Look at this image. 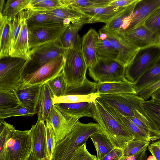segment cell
<instances>
[{
    "label": "cell",
    "mask_w": 160,
    "mask_h": 160,
    "mask_svg": "<svg viewBox=\"0 0 160 160\" xmlns=\"http://www.w3.org/2000/svg\"><path fill=\"white\" fill-rule=\"evenodd\" d=\"M95 147L98 160H100L117 147L102 131L92 135L90 137Z\"/></svg>",
    "instance_id": "cell-28"
},
{
    "label": "cell",
    "mask_w": 160,
    "mask_h": 160,
    "mask_svg": "<svg viewBox=\"0 0 160 160\" xmlns=\"http://www.w3.org/2000/svg\"><path fill=\"white\" fill-rule=\"evenodd\" d=\"M63 66L62 55L51 60L35 71L25 74L20 88L47 83L62 72Z\"/></svg>",
    "instance_id": "cell-8"
},
{
    "label": "cell",
    "mask_w": 160,
    "mask_h": 160,
    "mask_svg": "<svg viewBox=\"0 0 160 160\" xmlns=\"http://www.w3.org/2000/svg\"><path fill=\"white\" fill-rule=\"evenodd\" d=\"M97 84L86 78L82 84L68 87L66 95H86L96 93Z\"/></svg>",
    "instance_id": "cell-38"
},
{
    "label": "cell",
    "mask_w": 160,
    "mask_h": 160,
    "mask_svg": "<svg viewBox=\"0 0 160 160\" xmlns=\"http://www.w3.org/2000/svg\"><path fill=\"white\" fill-rule=\"evenodd\" d=\"M54 105L69 117L80 118L88 117L93 118L94 117V102L60 103Z\"/></svg>",
    "instance_id": "cell-20"
},
{
    "label": "cell",
    "mask_w": 160,
    "mask_h": 160,
    "mask_svg": "<svg viewBox=\"0 0 160 160\" xmlns=\"http://www.w3.org/2000/svg\"><path fill=\"white\" fill-rule=\"evenodd\" d=\"M29 61L17 58L6 61H1L0 90L16 91L19 88Z\"/></svg>",
    "instance_id": "cell-7"
},
{
    "label": "cell",
    "mask_w": 160,
    "mask_h": 160,
    "mask_svg": "<svg viewBox=\"0 0 160 160\" xmlns=\"http://www.w3.org/2000/svg\"><path fill=\"white\" fill-rule=\"evenodd\" d=\"M28 29L69 24L71 22L52 15L25 11Z\"/></svg>",
    "instance_id": "cell-18"
},
{
    "label": "cell",
    "mask_w": 160,
    "mask_h": 160,
    "mask_svg": "<svg viewBox=\"0 0 160 160\" xmlns=\"http://www.w3.org/2000/svg\"><path fill=\"white\" fill-rule=\"evenodd\" d=\"M96 93L106 94H137L132 84L128 81L98 83Z\"/></svg>",
    "instance_id": "cell-26"
},
{
    "label": "cell",
    "mask_w": 160,
    "mask_h": 160,
    "mask_svg": "<svg viewBox=\"0 0 160 160\" xmlns=\"http://www.w3.org/2000/svg\"><path fill=\"white\" fill-rule=\"evenodd\" d=\"M20 104L15 91L0 90V109L13 108Z\"/></svg>",
    "instance_id": "cell-41"
},
{
    "label": "cell",
    "mask_w": 160,
    "mask_h": 160,
    "mask_svg": "<svg viewBox=\"0 0 160 160\" xmlns=\"http://www.w3.org/2000/svg\"><path fill=\"white\" fill-rule=\"evenodd\" d=\"M30 1L8 0L0 13L8 20L12 21L20 12L28 9Z\"/></svg>",
    "instance_id": "cell-30"
},
{
    "label": "cell",
    "mask_w": 160,
    "mask_h": 160,
    "mask_svg": "<svg viewBox=\"0 0 160 160\" xmlns=\"http://www.w3.org/2000/svg\"><path fill=\"white\" fill-rule=\"evenodd\" d=\"M62 7L63 6L60 0H40L38 3L30 6L27 9L33 11H41Z\"/></svg>",
    "instance_id": "cell-46"
},
{
    "label": "cell",
    "mask_w": 160,
    "mask_h": 160,
    "mask_svg": "<svg viewBox=\"0 0 160 160\" xmlns=\"http://www.w3.org/2000/svg\"><path fill=\"white\" fill-rule=\"evenodd\" d=\"M54 95L47 83L42 85L37 108L38 119L45 121L52 107Z\"/></svg>",
    "instance_id": "cell-25"
},
{
    "label": "cell",
    "mask_w": 160,
    "mask_h": 160,
    "mask_svg": "<svg viewBox=\"0 0 160 160\" xmlns=\"http://www.w3.org/2000/svg\"><path fill=\"white\" fill-rule=\"evenodd\" d=\"M151 141L133 139L129 141L122 148L123 157L132 156L147 148Z\"/></svg>",
    "instance_id": "cell-43"
},
{
    "label": "cell",
    "mask_w": 160,
    "mask_h": 160,
    "mask_svg": "<svg viewBox=\"0 0 160 160\" xmlns=\"http://www.w3.org/2000/svg\"><path fill=\"white\" fill-rule=\"evenodd\" d=\"M148 148L154 160H160V139L152 142Z\"/></svg>",
    "instance_id": "cell-50"
},
{
    "label": "cell",
    "mask_w": 160,
    "mask_h": 160,
    "mask_svg": "<svg viewBox=\"0 0 160 160\" xmlns=\"http://www.w3.org/2000/svg\"><path fill=\"white\" fill-rule=\"evenodd\" d=\"M42 85H37L17 90L16 93L20 104L29 109L37 110Z\"/></svg>",
    "instance_id": "cell-24"
},
{
    "label": "cell",
    "mask_w": 160,
    "mask_h": 160,
    "mask_svg": "<svg viewBox=\"0 0 160 160\" xmlns=\"http://www.w3.org/2000/svg\"><path fill=\"white\" fill-rule=\"evenodd\" d=\"M130 43L138 49L160 45V37L142 25L120 32Z\"/></svg>",
    "instance_id": "cell-15"
},
{
    "label": "cell",
    "mask_w": 160,
    "mask_h": 160,
    "mask_svg": "<svg viewBox=\"0 0 160 160\" xmlns=\"http://www.w3.org/2000/svg\"><path fill=\"white\" fill-rule=\"evenodd\" d=\"M102 131L97 123H83L78 120L71 132L56 144L52 160H70L73 152L92 135Z\"/></svg>",
    "instance_id": "cell-1"
},
{
    "label": "cell",
    "mask_w": 160,
    "mask_h": 160,
    "mask_svg": "<svg viewBox=\"0 0 160 160\" xmlns=\"http://www.w3.org/2000/svg\"><path fill=\"white\" fill-rule=\"evenodd\" d=\"M101 102L115 118L126 128L133 137L134 139L151 141L149 137L142 131L128 117L123 116L107 104Z\"/></svg>",
    "instance_id": "cell-27"
},
{
    "label": "cell",
    "mask_w": 160,
    "mask_h": 160,
    "mask_svg": "<svg viewBox=\"0 0 160 160\" xmlns=\"http://www.w3.org/2000/svg\"><path fill=\"white\" fill-rule=\"evenodd\" d=\"M39 119L30 129L32 142V151L38 160L48 158L46 125Z\"/></svg>",
    "instance_id": "cell-16"
},
{
    "label": "cell",
    "mask_w": 160,
    "mask_h": 160,
    "mask_svg": "<svg viewBox=\"0 0 160 160\" xmlns=\"http://www.w3.org/2000/svg\"><path fill=\"white\" fill-rule=\"evenodd\" d=\"M25 16V11H22L19 13L17 16H16L12 21L9 22V42L10 50L16 41L20 31L23 21Z\"/></svg>",
    "instance_id": "cell-40"
},
{
    "label": "cell",
    "mask_w": 160,
    "mask_h": 160,
    "mask_svg": "<svg viewBox=\"0 0 160 160\" xmlns=\"http://www.w3.org/2000/svg\"><path fill=\"white\" fill-rule=\"evenodd\" d=\"M94 105L93 119L117 147L123 148L129 141L134 139L126 128L114 117L102 103L96 100Z\"/></svg>",
    "instance_id": "cell-2"
},
{
    "label": "cell",
    "mask_w": 160,
    "mask_h": 160,
    "mask_svg": "<svg viewBox=\"0 0 160 160\" xmlns=\"http://www.w3.org/2000/svg\"><path fill=\"white\" fill-rule=\"evenodd\" d=\"M137 1L126 7L110 22L106 24L102 28L110 31H119L124 21L132 13L135 4Z\"/></svg>",
    "instance_id": "cell-34"
},
{
    "label": "cell",
    "mask_w": 160,
    "mask_h": 160,
    "mask_svg": "<svg viewBox=\"0 0 160 160\" xmlns=\"http://www.w3.org/2000/svg\"><path fill=\"white\" fill-rule=\"evenodd\" d=\"M147 148H145L132 156L123 157L120 160H144L146 156Z\"/></svg>",
    "instance_id": "cell-52"
},
{
    "label": "cell",
    "mask_w": 160,
    "mask_h": 160,
    "mask_svg": "<svg viewBox=\"0 0 160 160\" xmlns=\"http://www.w3.org/2000/svg\"><path fill=\"white\" fill-rule=\"evenodd\" d=\"M100 32L105 33L118 53L116 61L126 67L138 50L119 32H112L101 28Z\"/></svg>",
    "instance_id": "cell-13"
},
{
    "label": "cell",
    "mask_w": 160,
    "mask_h": 160,
    "mask_svg": "<svg viewBox=\"0 0 160 160\" xmlns=\"http://www.w3.org/2000/svg\"><path fill=\"white\" fill-rule=\"evenodd\" d=\"M33 12L43 13L52 15L65 20L70 21L73 23L86 16L78 11L63 7L48 10L33 11Z\"/></svg>",
    "instance_id": "cell-31"
},
{
    "label": "cell",
    "mask_w": 160,
    "mask_h": 160,
    "mask_svg": "<svg viewBox=\"0 0 160 160\" xmlns=\"http://www.w3.org/2000/svg\"><path fill=\"white\" fill-rule=\"evenodd\" d=\"M159 88H160V80L146 88L137 94L144 100H147L151 97L152 94Z\"/></svg>",
    "instance_id": "cell-48"
},
{
    "label": "cell",
    "mask_w": 160,
    "mask_h": 160,
    "mask_svg": "<svg viewBox=\"0 0 160 160\" xmlns=\"http://www.w3.org/2000/svg\"><path fill=\"white\" fill-rule=\"evenodd\" d=\"M112 0H60L64 7L70 8H90L108 5Z\"/></svg>",
    "instance_id": "cell-33"
},
{
    "label": "cell",
    "mask_w": 160,
    "mask_h": 160,
    "mask_svg": "<svg viewBox=\"0 0 160 160\" xmlns=\"http://www.w3.org/2000/svg\"><path fill=\"white\" fill-rule=\"evenodd\" d=\"M152 98L160 102V88L156 90L151 95Z\"/></svg>",
    "instance_id": "cell-53"
},
{
    "label": "cell",
    "mask_w": 160,
    "mask_h": 160,
    "mask_svg": "<svg viewBox=\"0 0 160 160\" xmlns=\"http://www.w3.org/2000/svg\"><path fill=\"white\" fill-rule=\"evenodd\" d=\"M138 0H112L108 5L115 7H125L128 6Z\"/></svg>",
    "instance_id": "cell-51"
},
{
    "label": "cell",
    "mask_w": 160,
    "mask_h": 160,
    "mask_svg": "<svg viewBox=\"0 0 160 160\" xmlns=\"http://www.w3.org/2000/svg\"><path fill=\"white\" fill-rule=\"evenodd\" d=\"M97 54L100 58L116 60L118 53L104 33L99 31Z\"/></svg>",
    "instance_id": "cell-29"
},
{
    "label": "cell",
    "mask_w": 160,
    "mask_h": 160,
    "mask_svg": "<svg viewBox=\"0 0 160 160\" xmlns=\"http://www.w3.org/2000/svg\"><path fill=\"white\" fill-rule=\"evenodd\" d=\"M65 49L62 47L60 38L31 50V59L25 72L28 71L27 73L35 71L51 60L63 55Z\"/></svg>",
    "instance_id": "cell-10"
},
{
    "label": "cell",
    "mask_w": 160,
    "mask_h": 160,
    "mask_svg": "<svg viewBox=\"0 0 160 160\" xmlns=\"http://www.w3.org/2000/svg\"><path fill=\"white\" fill-rule=\"evenodd\" d=\"M26 160H38L35 157L34 154L32 151L29 156Z\"/></svg>",
    "instance_id": "cell-54"
},
{
    "label": "cell",
    "mask_w": 160,
    "mask_h": 160,
    "mask_svg": "<svg viewBox=\"0 0 160 160\" xmlns=\"http://www.w3.org/2000/svg\"><path fill=\"white\" fill-rule=\"evenodd\" d=\"M96 100L110 106L125 117H133L142 122L148 118L142 105L144 100L137 94L104 95Z\"/></svg>",
    "instance_id": "cell-3"
},
{
    "label": "cell",
    "mask_w": 160,
    "mask_h": 160,
    "mask_svg": "<svg viewBox=\"0 0 160 160\" xmlns=\"http://www.w3.org/2000/svg\"><path fill=\"white\" fill-rule=\"evenodd\" d=\"M126 67L116 60L97 57L95 63L88 68L89 76L97 83L127 81Z\"/></svg>",
    "instance_id": "cell-6"
},
{
    "label": "cell",
    "mask_w": 160,
    "mask_h": 160,
    "mask_svg": "<svg viewBox=\"0 0 160 160\" xmlns=\"http://www.w3.org/2000/svg\"><path fill=\"white\" fill-rule=\"evenodd\" d=\"M142 105L147 114L160 128V102L152 98L143 101Z\"/></svg>",
    "instance_id": "cell-42"
},
{
    "label": "cell",
    "mask_w": 160,
    "mask_h": 160,
    "mask_svg": "<svg viewBox=\"0 0 160 160\" xmlns=\"http://www.w3.org/2000/svg\"><path fill=\"white\" fill-rule=\"evenodd\" d=\"M51 160V159H50L48 158H45V159H42V160Z\"/></svg>",
    "instance_id": "cell-56"
},
{
    "label": "cell",
    "mask_w": 160,
    "mask_h": 160,
    "mask_svg": "<svg viewBox=\"0 0 160 160\" xmlns=\"http://www.w3.org/2000/svg\"><path fill=\"white\" fill-rule=\"evenodd\" d=\"M70 160H98L95 155L88 151L86 142L78 147L72 153Z\"/></svg>",
    "instance_id": "cell-47"
},
{
    "label": "cell",
    "mask_w": 160,
    "mask_h": 160,
    "mask_svg": "<svg viewBox=\"0 0 160 160\" xmlns=\"http://www.w3.org/2000/svg\"><path fill=\"white\" fill-rule=\"evenodd\" d=\"M0 13V58L10 56L9 22Z\"/></svg>",
    "instance_id": "cell-32"
},
{
    "label": "cell",
    "mask_w": 160,
    "mask_h": 160,
    "mask_svg": "<svg viewBox=\"0 0 160 160\" xmlns=\"http://www.w3.org/2000/svg\"><path fill=\"white\" fill-rule=\"evenodd\" d=\"M7 160H26L32 152L30 130L15 129L6 143Z\"/></svg>",
    "instance_id": "cell-9"
},
{
    "label": "cell",
    "mask_w": 160,
    "mask_h": 160,
    "mask_svg": "<svg viewBox=\"0 0 160 160\" xmlns=\"http://www.w3.org/2000/svg\"><path fill=\"white\" fill-rule=\"evenodd\" d=\"M160 6V0H138L132 14L124 21L120 32L143 25L144 21L156 9Z\"/></svg>",
    "instance_id": "cell-11"
},
{
    "label": "cell",
    "mask_w": 160,
    "mask_h": 160,
    "mask_svg": "<svg viewBox=\"0 0 160 160\" xmlns=\"http://www.w3.org/2000/svg\"><path fill=\"white\" fill-rule=\"evenodd\" d=\"M79 119L68 117L53 105L47 120L54 131L56 144L71 132Z\"/></svg>",
    "instance_id": "cell-14"
},
{
    "label": "cell",
    "mask_w": 160,
    "mask_h": 160,
    "mask_svg": "<svg viewBox=\"0 0 160 160\" xmlns=\"http://www.w3.org/2000/svg\"><path fill=\"white\" fill-rule=\"evenodd\" d=\"M88 17L86 16L70 25L60 38L64 48L72 47L81 48L82 40L78 32L85 24L88 23Z\"/></svg>",
    "instance_id": "cell-22"
},
{
    "label": "cell",
    "mask_w": 160,
    "mask_h": 160,
    "mask_svg": "<svg viewBox=\"0 0 160 160\" xmlns=\"http://www.w3.org/2000/svg\"><path fill=\"white\" fill-rule=\"evenodd\" d=\"M0 123V160H7L6 143L10 135L15 129L12 125L2 119Z\"/></svg>",
    "instance_id": "cell-36"
},
{
    "label": "cell",
    "mask_w": 160,
    "mask_h": 160,
    "mask_svg": "<svg viewBox=\"0 0 160 160\" xmlns=\"http://www.w3.org/2000/svg\"><path fill=\"white\" fill-rule=\"evenodd\" d=\"M123 157L122 148L116 147L100 160H120Z\"/></svg>",
    "instance_id": "cell-49"
},
{
    "label": "cell",
    "mask_w": 160,
    "mask_h": 160,
    "mask_svg": "<svg viewBox=\"0 0 160 160\" xmlns=\"http://www.w3.org/2000/svg\"><path fill=\"white\" fill-rule=\"evenodd\" d=\"M126 7H115L108 5L102 7L90 8H77L72 9L79 11L88 17V23L102 22L107 24Z\"/></svg>",
    "instance_id": "cell-17"
},
{
    "label": "cell",
    "mask_w": 160,
    "mask_h": 160,
    "mask_svg": "<svg viewBox=\"0 0 160 160\" xmlns=\"http://www.w3.org/2000/svg\"><path fill=\"white\" fill-rule=\"evenodd\" d=\"M99 36L95 29L91 28L82 38L81 49L88 68L93 66L97 61Z\"/></svg>",
    "instance_id": "cell-21"
},
{
    "label": "cell",
    "mask_w": 160,
    "mask_h": 160,
    "mask_svg": "<svg viewBox=\"0 0 160 160\" xmlns=\"http://www.w3.org/2000/svg\"><path fill=\"white\" fill-rule=\"evenodd\" d=\"M100 96L98 93H95L89 95H66L57 97L54 96L52 99L54 105L60 103H71L82 102H94Z\"/></svg>",
    "instance_id": "cell-35"
},
{
    "label": "cell",
    "mask_w": 160,
    "mask_h": 160,
    "mask_svg": "<svg viewBox=\"0 0 160 160\" xmlns=\"http://www.w3.org/2000/svg\"><path fill=\"white\" fill-rule=\"evenodd\" d=\"M9 55L11 58H19L25 60L30 61L31 59L26 14L20 31L15 42L11 49Z\"/></svg>",
    "instance_id": "cell-19"
},
{
    "label": "cell",
    "mask_w": 160,
    "mask_h": 160,
    "mask_svg": "<svg viewBox=\"0 0 160 160\" xmlns=\"http://www.w3.org/2000/svg\"><path fill=\"white\" fill-rule=\"evenodd\" d=\"M143 25L151 32L160 37V6L150 14Z\"/></svg>",
    "instance_id": "cell-44"
},
{
    "label": "cell",
    "mask_w": 160,
    "mask_h": 160,
    "mask_svg": "<svg viewBox=\"0 0 160 160\" xmlns=\"http://www.w3.org/2000/svg\"><path fill=\"white\" fill-rule=\"evenodd\" d=\"M160 56V45L139 49L125 68L126 80L133 84Z\"/></svg>",
    "instance_id": "cell-5"
},
{
    "label": "cell",
    "mask_w": 160,
    "mask_h": 160,
    "mask_svg": "<svg viewBox=\"0 0 160 160\" xmlns=\"http://www.w3.org/2000/svg\"><path fill=\"white\" fill-rule=\"evenodd\" d=\"M70 24L28 29V43L30 50L59 39Z\"/></svg>",
    "instance_id": "cell-12"
},
{
    "label": "cell",
    "mask_w": 160,
    "mask_h": 160,
    "mask_svg": "<svg viewBox=\"0 0 160 160\" xmlns=\"http://www.w3.org/2000/svg\"><path fill=\"white\" fill-rule=\"evenodd\" d=\"M46 121L47 142L48 149V158L52 160L56 144L55 135L49 121Z\"/></svg>",
    "instance_id": "cell-45"
},
{
    "label": "cell",
    "mask_w": 160,
    "mask_h": 160,
    "mask_svg": "<svg viewBox=\"0 0 160 160\" xmlns=\"http://www.w3.org/2000/svg\"><path fill=\"white\" fill-rule=\"evenodd\" d=\"M63 57L62 72L68 87L82 84L86 78L88 68L81 48L72 47L66 49Z\"/></svg>",
    "instance_id": "cell-4"
},
{
    "label": "cell",
    "mask_w": 160,
    "mask_h": 160,
    "mask_svg": "<svg viewBox=\"0 0 160 160\" xmlns=\"http://www.w3.org/2000/svg\"><path fill=\"white\" fill-rule=\"evenodd\" d=\"M160 80V56L134 83L137 94Z\"/></svg>",
    "instance_id": "cell-23"
},
{
    "label": "cell",
    "mask_w": 160,
    "mask_h": 160,
    "mask_svg": "<svg viewBox=\"0 0 160 160\" xmlns=\"http://www.w3.org/2000/svg\"><path fill=\"white\" fill-rule=\"evenodd\" d=\"M155 160L152 156H149L147 160Z\"/></svg>",
    "instance_id": "cell-55"
},
{
    "label": "cell",
    "mask_w": 160,
    "mask_h": 160,
    "mask_svg": "<svg viewBox=\"0 0 160 160\" xmlns=\"http://www.w3.org/2000/svg\"><path fill=\"white\" fill-rule=\"evenodd\" d=\"M36 114L37 110L29 109L21 104L11 108L0 109V118L2 119L17 116L32 117Z\"/></svg>",
    "instance_id": "cell-37"
},
{
    "label": "cell",
    "mask_w": 160,
    "mask_h": 160,
    "mask_svg": "<svg viewBox=\"0 0 160 160\" xmlns=\"http://www.w3.org/2000/svg\"><path fill=\"white\" fill-rule=\"evenodd\" d=\"M54 96L60 97L66 95L68 86L62 72L47 83Z\"/></svg>",
    "instance_id": "cell-39"
}]
</instances>
